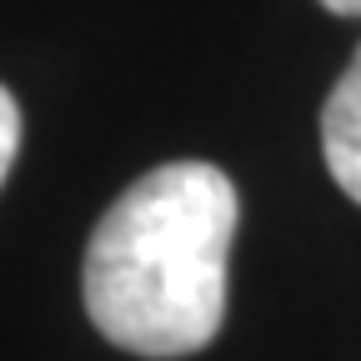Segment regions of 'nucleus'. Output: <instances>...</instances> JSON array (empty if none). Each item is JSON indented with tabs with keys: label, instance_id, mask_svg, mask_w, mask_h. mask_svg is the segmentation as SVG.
<instances>
[{
	"label": "nucleus",
	"instance_id": "f257e3e1",
	"mask_svg": "<svg viewBox=\"0 0 361 361\" xmlns=\"http://www.w3.org/2000/svg\"><path fill=\"white\" fill-rule=\"evenodd\" d=\"M236 186L211 161L146 171L85 246V311L130 356H191L226 322Z\"/></svg>",
	"mask_w": 361,
	"mask_h": 361
},
{
	"label": "nucleus",
	"instance_id": "f03ea898",
	"mask_svg": "<svg viewBox=\"0 0 361 361\" xmlns=\"http://www.w3.org/2000/svg\"><path fill=\"white\" fill-rule=\"evenodd\" d=\"M322 156L331 180L361 206V51L351 56L322 106Z\"/></svg>",
	"mask_w": 361,
	"mask_h": 361
},
{
	"label": "nucleus",
	"instance_id": "7ed1b4c3",
	"mask_svg": "<svg viewBox=\"0 0 361 361\" xmlns=\"http://www.w3.org/2000/svg\"><path fill=\"white\" fill-rule=\"evenodd\" d=\"M16 151H20V106L6 85H0V180L11 176L16 166Z\"/></svg>",
	"mask_w": 361,
	"mask_h": 361
},
{
	"label": "nucleus",
	"instance_id": "20e7f679",
	"mask_svg": "<svg viewBox=\"0 0 361 361\" xmlns=\"http://www.w3.org/2000/svg\"><path fill=\"white\" fill-rule=\"evenodd\" d=\"M331 16H361V0H322Z\"/></svg>",
	"mask_w": 361,
	"mask_h": 361
}]
</instances>
